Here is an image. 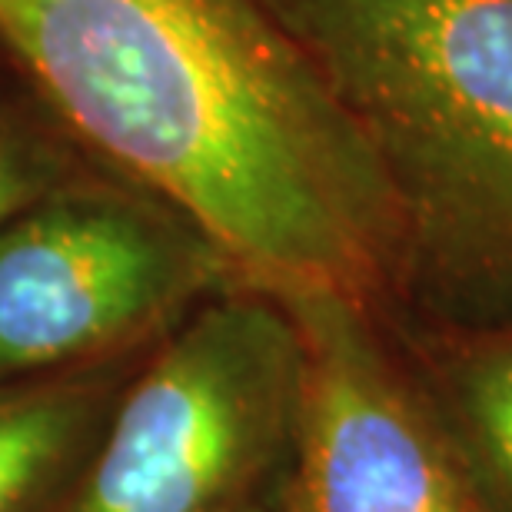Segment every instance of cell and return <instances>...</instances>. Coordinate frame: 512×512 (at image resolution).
<instances>
[{
  "instance_id": "obj_4",
  "label": "cell",
  "mask_w": 512,
  "mask_h": 512,
  "mask_svg": "<svg viewBox=\"0 0 512 512\" xmlns=\"http://www.w3.org/2000/svg\"><path fill=\"white\" fill-rule=\"evenodd\" d=\"M230 283L183 213L94 163L0 223V383L147 353Z\"/></svg>"
},
{
  "instance_id": "obj_6",
  "label": "cell",
  "mask_w": 512,
  "mask_h": 512,
  "mask_svg": "<svg viewBox=\"0 0 512 512\" xmlns=\"http://www.w3.org/2000/svg\"><path fill=\"white\" fill-rule=\"evenodd\" d=\"M143 356L0 383V512L57 509Z\"/></svg>"
},
{
  "instance_id": "obj_1",
  "label": "cell",
  "mask_w": 512,
  "mask_h": 512,
  "mask_svg": "<svg viewBox=\"0 0 512 512\" xmlns=\"http://www.w3.org/2000/svg\"><path fill=\"white\" fill-rule=\"evenodd\" d=\"M0 54L240 283L393 310L403 230L380 160L266 0H0Z\"/></svg>"
},
{
  "instance_id": "obj_8",
  "label": "cell",
  "mask_w": 512,
  "mask_h": 512,
  "mask_svg": "<svg viewBox=\"0 0 512 512\" xmlns=\"http://www.w3.org/2000/svg\"><path fill=\"white\" fill-rule=\"evenodd\" d=\"M94 167L17 74L0 77V223Z\"/></svg>"
},
{
  "instance_id": "obj_3",
  "label": "cell",
  "mask_w": 512,
  "mask_h": 512,
  "mask_svg": "<svg viewBox=\"0 0 512 512\" xmlns=\"http://www.w3.org/2000/svg\"><path fill=\"white\" fill-rule=\"evenodd\" d=\"M300 419L290 306L230 283L150 346L54 512H286Z\"/></svg>"
},
{
  "instance_id": "obj_9",
  "label": "cell",
  "mask_w": 512,
  "mask_h": 512,
  "mask_svg": "<svg viewBox=\"0 0 512 512\" xmlns=\"http://www.w3.org/2000/svg\"><path fill=\"white\" fill-rule=\"evenodd\" d=\"M4 74H14V67L7 64V57H4V54H0V77H4Z\"/></svg>"
},
{
  "instance_id": "obj_7",
  "label": "cell",
  "mask_w": 512,
  "mask_h": 512,
  "mask_svg": "<svg viewBox=\"0 0 512 512\" xmlns=\"http://www.w3.org/2000/svg\"><path fill=\"white\" fill-rule=\"evenodd\" d=\"M483 512H512V330L393 326Z\"/></svg>"
},
{
  "instance_id": "obj_2",
  "label": "cell",
  "mask_w": 512,
  "mask_h": 512,
  "mask_svg": "<svg viewBox=\"0 0 512 512\" xmlns=\"http://www.w3.org/2000/svg\"><path fill=\"white\" fill-rule=\"evenodd\" d=\"M393 193V326L512 330V0H266Z\"/></svg>"
},
{
  "instance_id": "obj_5",
  "label": "cell",
  "mask_w": 512,
  "mask_h": 512,
  "mask_svg": "<svg viewBox=\"0 0 512 512\" xmlns=\"http://www.w3.org/2000/svg\"><path fill=\"white\" fill-rule=\"evenodd\" d=\"M303 419L286 512H483L383 316L293 296Z\"/></svg>"
}]
</instances>
